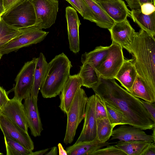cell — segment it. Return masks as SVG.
<instances>
[{
	"mask_svg": "<svg viewBox=\"0 0 155 155\" xmlns=\"http://www.w3.org/2000/svg\"><path fill=\"white\" fill-rule=\"evenodd\" d=\"M70 3L80 14L83 17L82 8L80 0H65Z\"/></svg>",
	"mask_w": 155,
	"mask_h": 155,
	"instance_id": "f35d334b",
	"label": "cell"
},
{
	"mask_svg": "<svg viewBox=\"0 0 155 155\" xmlns=\"http://www.w3.org/2000/svg\"><path fill=\"white\" fill-rule=\"evenodd\" d=\"M111 140H119L120 141L143 140L149 143L154 142L152 135L147 134L143 130L131 125L122 124L113 130Z\"/></svg>",
	"mask_w": 155,
	"mask_h": 155,
	"instance_id": "e0dca14e",
	"label": "cell"
},
{
	"mask_svg": "<svg viewBox=\"0 0 155 155\" xmlns=\"http://www.w3.org/2000/svg\"><path fill=\"white\" fill-rule=\"evenodd\" d=\"M149 143L143 140L119 141L115 145L126 155H141Z\"/></svg>",
	"mask_w": 155,
	"mask_h": 155,
	"instance_id": "4316f807",
	"label": "cell"
},
{
	"mask_svg": "<svg viewBox=\"0 0 155 155\" xmlns=\"http://www.w3.org/2000/svg\"><path fill=\"white\" fill-rule=\"evenodd\" d=\"M92 89L104 101L123 114L127 124L143 130H152L155 127V123L140 99L119 85L114 78L101 77L98 84Z\"/></svg>",
	"mask_w": 155,
	"mask_h": 155,
	"instance_id": "6da1fadb",
	"label": "cell"
},
{
	"mask_svg": "<svg viewBox=\"0 0 155 155\" xmlns=\"http://www.w3.org/2000/svg\"><path fill=\"white\" fill-rule=\"evenodd\" d=\"M34 8L35 25L39 29H47L55 22L58 10V0H29Z\"/></svg>",
	"mask_w": 155,
	"mask_h": 155,
	"instance_id": "52a82bcc",
	"label": "cell"
},
{
	"mask_svg": "<svg viewBox=\"0 0 155 155\" xmlns=\"http://www.w3.org/2000/svg\"><path fill=\"white\" fill-rule=\"evenodd\" d=\"M127 6L131 10L140 8L143 4L146 3H150L155 5V0H125Z\"/></svg>",
	"mask_w": 155,
	"mask_h": 155,
	"instance_id": "836d02e7",
	"label": "cell"
},
{
	"mask_svg": "<svg viewBox=\"0 0 155 155\" xmlns=\"http://www.w3.org/2000/svg\"><path fill=\"white\" fill-rule=\"evenodd\" d=\"M130 93L135 97L144 101L153 103L155 101V94L153 93L138 75Z\"/></svg>",
	"mask_w": 155,
	"mask_h": 155,
	"instance_id": "484cf974",
	"label": "cell"
},
{
	"mask_svg": "<svg viewBox=\"0 0 155 155\" xmlns=\"http://www.w3.org/2000/svg\"><path fill=\"white\" fill-rule=\"evenodd\" d=\"M114 127L110 123L107 118L97 119V136L98 141L104 143L111 136Z\"/></svg>",
	"mask_w": 155,
	"mask_h": 155,
	"instance_id": "83f0119b",
	"label": "cell"
},
{
	"mask_svg": "<svg viewBox=\"0 0 155 155\" xmlns=\"http://www.w3.org/2000/svg\"><path fill=\"white\" fill-rule=\"evenodd\" d=\"M36 58L25 63L17 75L14 88V97L22 101L30 95L33 84Z\"/></svg>",
	"mask_w": 155,
	"mask_h": 155,
	"instance_id": "ba28073f",
	"label": "cell"
},
{
	"mask_svg": "<svg viewBox=\"0 0 155 155\" xmlns=\"http://www.w3.org/2000/svg\"><path fill=\"white\" fill-rule=\"evenodd\" d=\"M58 148L56 147H52L50 151L47 152L45 155H57L58 154Z\"/></svg>",
	"mask_w": 155,
	"mask_h": 155,
	"instance_id": "b9f144b4",
	"label": "cell"
},
{
	"mask_svg": "<svg viewBox=\"0 0 155 155\" xmlns=\"http://www.w3.org/2000/svg\"><path fill=\"white\" fill-rule=\"evenodd\" d=\"M49 32L39 29L35 25L24 28L23 32L4 44L0 48V54L2 55L19 49L43 41Z\"/></svg>",
	"mask_w": 155,
	"mask_h": 155,
	"instance_id": "5b68a950",
	"label": "cell"
},
{
	"mask_svg": "<svg viewBox=\"0 0 155 155\" xmlns=\"http://www.w3.org/2000/svg\"><path fill=\"white\" fill-rule=\"evenodd\" d=\"M124 59L122 48L112 42L106 59L96 70L101 78H114Z\"/></svg>",
	"mask_w": 155,
	"mask_h": 155,
	"instance_id": "9c48e42d",
	"label": "cell"
},
{
	"mask_svg": "<svg viewBox=\"0 0 155 155\" xmlns=\"http://www.w3.org/2000/svg\"><path fill=\"white\" fill-rule=\"evenodd\" d=\"M2 55L0 54V59H1L2 57Z\"/></svg>",
	"mask_w": 155,
	"mask_h": 155,
	"instance_id": "ee69618b",
	"label": "cell"
},
{
	"mask_svg": "<svg viewBox=\"0 0 155 155\" xmlns=\"http://www.w3.org/2000/svg\"><path fill=\"white\" fill-rule=\"evenodd\" d=\"M112 143H101L97 137L90 141H83L75 143L66 148L68 155H90L93 151L112 144Z\"/></svg>",
	"mask_w": 155,
	"mask_h": 155,
	"instance_id": "44dd1931",
	"label": "cell"
},
{
	"mask_svg": "<svg viewBox=\"0 0 155 155\" xmlns=\"http://www.w3.org/2000/svg\"><path fill=\"white\" fill-rule=\"evenodd\" d=\"M95 96L88 97L86 104L84 121L80 135L75 143L92 140L97 136V119L95 111Z\"/></svg>",
	"mask_w": 155,
	"mask_h": 155,
	"instance_id": "7c38bea8",
	"label": "cell"
},
{
	"mask_svg": "<svg viewBox=\"0 0 155 155\" xmlns=\"http://www.w3.org/2000/svg\"><path fill=\"white\" fill-rule=\"evenodd\" d=\"M115 22L122 21L129 16L130 12L122 0H95Z\"/></svg>",
	"mask_w": 155,
	"mask_h": 155,
	"instance_id": "d6986e66",
	"label": "cell"
},
{
	"mask_svg": "<svg viewBox=\"0 0 155 155\" xmlns=\"http://www.w3.org/2000/svg\"><path fill=\"white\" fill-rule=\"evenodd\" d=\"M78 74L81 78L82 86L92 88L100 81V76L96 69L87 63L82 64Z\"/></svg>",
	"mask_w": 155,
	"mask_h": 155,
	"instance_id": "d4e9b609",
	"label": "cell"
},
{
	"mask_svg": "<svg viewBox=\"0 0 155 155\" xmlns=\"http://www.w3.org/2000/svg\"><path fill=\"white\" fill-rule=\"evenodd\" d=\"M49 150V148L39 150L35 152H32L31 155H45Z\"/></svg>",
	"mask_w": 155,
	"mask_h": 155,
	"instance_id": "60d3db41",
	"label": "cell"
},
{
	"mask_svg": "<svg viewBox=\"0 0 155 155\" xmlns=\"http://www.w3.org/2000/svg\"><path fill=\"white\" fill-rule=\"evenodd\" d=\"M38 98L30 95L24 99L23 105L27 119L28 127L35 137L40 136L43 130L38 110Z\"/></svg>",
	"mask_w": 155,
	"mask_h": 155,
	"instance_id": "9a60e30c",
	"label": "cell"
},
{
	"mask_svg": "<svg viewBox=\"0 0 155 155\" xmlns=\"http://www.w3.org/2000/svg\"><path fill=\"white\" fill-rule=\"evenodd\" d=\"M82 86L81 78L78 74L70 75L60 94L61 110L66 114L78 90Z\"/></svg>",
	"mask_w": 155,
	"mask_h": 155,
	"instance_id": "ac0fdd59",
	"label": "cell"
},
{
	"mask_svg": "<svg viewBox=\"0 0 155 155\" xmlns=\"http://www.w3.org/2000/svg\"><path fill=\"white\" fill-rule=\"evenodd\" d=\"M48 63L43 54L40 53L39 57L36 58L34 80L30 95L38 98L40 88L46 77Z\"/></svg>",
	"mask_w": 155,
	"mask_h": 155,
	"instance_id": "7402d4cb",
	"label": "cell"
},
{
	"mask_svg": "<svg viewBox=\"0 0 155 155\" xmlns=\"http://www.w3.org/2000/svg\"><path fill=\"white\" fill-rule=\"evenodd\" d=\"M143 107L147 111L152 120L155 123V105L154 103L140 99Z\"/></svg>",
	"mask_w": 155,
	"mask_h": 155,
	"instance_id": "e575fe53",
	"label": "cell"
},
{
	"mask_svg": "<svg viewBox=\"0 0 155 155\" xmlns=\"http://www.w3.org/2000/svg\"><path fill=\"white\" fill-rule=\"evenodd\" d=\"M1 17H0V21H1Z\"/></svg>",
	"mask_w": 155,
	"mask_h": 155,
	"instance_id": "f6af8a7d",
	"label": "cell"
},
{
	"mask_svg": "<svg viewBox=\"0 0 155 155\" xmlns=\"http://www.w3.org/2000/svg\"><path fill=\"white\" fill-rule=\"evenodd\" d=\"M28 0H2L4 10V13L3 15L7 13L13 8Z\"/></svg>",
	"mask_w": 155,
	"mask_h": 155,
	"instance_id": "d6a6232c",
	"label": "cell"
},
{
	"mask_svg": "<svg viewBox=\"0 0 155 155\" xmlns=\"http://www.w3.org/2000/svg\"><path fill=\"white\" fill-rule=\"evenodd\" d=\"M69 48L76 54L80 50L79 28L81 24L76 10L70 6L65 9Z\"/></svg>",
	"mask_w": 155,
	"mask_h": 155,
	"instance_id": "5bb4252c",
	"label": "cell"
},
{
	"mask_svg": "<svg viewBox=\"0 0 155 155\" xmlns=\"http://www.w3.org/2000/svg\"><path fill=\"white\" fill-rule=\"evenodd\" d=\"M58 147L59 155H68L66 150L64 149L61 143H59L58 144Z\"/></svg>",
	"mask_w": 155,
	"mask_h": 155,
	"instance_id": "ab89813d",
	"label": "cell"
},
{
	"mask_svg": "<svg viewBox=\"0 0 155 155\" xmlns=\"http://www.w3.org/2000/svg\"><path fill=\"white\" fill-rule=\"evenodd\" d=\"M72 67L67 56L62 53L48 63L47 74L40 90L45 98L56 97L61 91L70 75Z\"/></svg>",
	"mask_w": 155,
	"mask_h": 155,
	"instance_id": "3957f363",
	"label": "cell"
},
{
	"mask_svg": "<svg viewBox=\"0 0 155 155\" xmlns=\"http://www.w3.org/2000/svg\"><path fill=\"white\" fill-rule=\"evenodd\" d=\"M108 30L112 42L124 48L130 44L136 32L127 18L121 21L115 22Z\"/></svg>",
	"mask_w": 155,
	"mask_h": 155,
	"instance_id": "2e32d148",
	"label": "cell"
},
{
	"mask_svg": "<svg viewBox=\"0 0 155 155\" xmlns=\"http://www.w3.org/2000/svg\"><path fill=\"white\" fill-rule=\"evenodd\" d=\"M134 61V58L130 60L125 59L114 78L129 92L138 75Z\"/></svg>",
	"mask_w": 155,
	"mask_h": 155,
	"instance_id": "ffe728a7",
	"label": "cell"
},
{
	"mask_svg": "<svg viewBox=\"0 0 155 155\" xmlns=\"http://www.w3.org/2000/svg\"><path fill=\"white\" fill-rule=\"evenodd\" d=\"M129 16L141 29L155 36V12L149 15L143 14L140 8L131 10Z\"/></svg>",
	"mask_w": 155,
	"mask_h": 155,
	"instance_id": "603a6c76",
	"label": "cell"
},
{
	"mask_svg": "<svg viewBox=\"0 0 155 155\" xmlns=\"http://www.w3.org/2000/svg\"><path fill=\"white\" fill-rule=\"evenodd\" d=\"M95 111L97 119L107 118L104 101L98 95L95 94Z\"/></svg>",
	"mask_w": 155,
	"mask_h": 155,
	"instance_id": "1f68e13d",
	"label": "cell"
},
{
	"mask_svg": "<svg viewBox=\"0 0 155 155\" xmlns=\"http://www.w3.org/2000/svg\"><path fill=\"white\" fill-rule=\"evenodd\" d=\"M88 97L81 87L77 91L67 114V124L64 142L66 144L73 141L77 128L84 119Z\"/></svg>",
	"mask_w": 155,
	"mask_h": 155,
	"instance_id": "277c9868",
	"label": "cell"
},
{
	"mask_svg": "<svg viewBox=\"0 0 155 155\" xmlns=\"http://www.w3.org/2000/svg\"><path fill=\"white\" fill-rule=\"evenodd\" d=\"M96 150L90 155H126L122 150L115 145H107Z\"/></svg>",
	"mask_w": 155,
	"mask_h": 155,
	"instance_id": "4dcf8cb0",
	"label": "cell"
},
{
	"mask_svg": "<svg viewBox=\"0 0 155 155\" xmlns=\"http://www.w3.org/2000/svg\"><path fill=\"white\" fill-rule=\"evenodd\" d=\"M134 58L138 75L155 94V39L140 29L136 32L130 43L125 48Z\"/></svg>",
	"mask_w": 155,
	"mask_h": 155,
	"instance_id": "7a4b0ae2",
	"label": "cell"
},
{
	"mask_svg": "<svg viewBox=\"0 0 155 155\" xmlns=\"http://www.w3.org/2000/svg\"><path fill=\"white\" fill-rule=\"evenodd\" d=\"M109 46H99L92 51L85 52L81 56L82 64L87 63L95 69H97L106 59L109 53Z\"/></svg>",
	"mask_w": 155,
	"mask_h": 155,
	"instance_id": "cb8c5ba5",
	"label": "cell"
},
{
	"mask_svg": "<svg viewBox=\"0 0 155 155\" xmlns=\"http://www.w3.org/2000/svg\"><path fill=\"white\" fill-rule=\"evenodd\" d=\"M6 23L18 29L35 25L36 15L32 3L28 0L1 16Z\"/></svg>",
	"mask_w": 155,
	"mask_h": 155,
	"instance_id": "8992f818",
	"label": "cell"
},
{
	"mask_svg": "<svg viewBox=\"0 0 155 155\" xmlns=\"http://www.w3.org/2000/svg\"><path fill=\"white\" fill-rule=\"evenodd\" d=\"M0 129L4 137L18 142L28 150L32 151L34 143L27 133L5 116L0 114Z\"/></svg>",
	"mask_w": 155,
	"mask_h": 155,
	"instance_id": "8fae6325",
	"label": "cell"
},
{
	"mask_svg": "<svg viewBox=\"0 0 155 155\" xmlns=\"http://www.w3.org/2000/svg\"><path fill=\"white\" fill-rule=\"evenodd\" d=\"M0 114L8 118L27 133L28 124L22 101L15 97L8 101L0 110Z\"/></svg>",
	"mask_w": 155,
	"mask_h": 155,
	"instance_id": "4fadbf2b",
	"label": "cell"
},
{
	"mask_svg": "<svg viewBox=\"0 0 155 155\" xmlns=\"http://www.w3.org/2000/svg\"><path fill=\"white\" fill-rule=\"evenodd\" d=\"M107 118L110 124L114 127L117 125L127 124L123 114L115 108L104 101Z\"/></svg>",
	"mask_w": 155,
	"mask_h": 155,
	"instance_id": "f546056e",
	"label": "cell"
},
{
	"mask_svg": "<svg viewBox=\"0 0 155 155\" xmlns=\"http://www.w3.org/2000/svg\"><path fill=\"white\" fill-rule=\"evenodd\" d=\"M83 17L94 22L99 27L110 29L115 21L107 14L95 0H80Z\"/></svg>",
	"mask_w": 155,
	"mask_h": 155,
	"instance_id": "30bf717a",
	"label": "cell"
},
{
	"mask_svg": "<svg viewBox=\"0 0 155 155\" xmlns=\"http://www.w3.org/2000/svg\"><path fill=\"white\" fill-rule=\"evenodd\" d=\"M7 155H31L32 151L26 148L18 142L4 137Z\"/></svg>",
	"mask_w": 155,
	"mask_h": 155,
	"instance_id": "f1b7e54d",
	"label": "cell"
},
{
	"mask_svg": "<svg viewBox=\"0 0 155 155\" xmlns=\"http://www.w3.org/2000/svg\"><path fill=\"white\" fill-rule=\"evenodd\" d=\"M9 100L5 90L0 86V110Z\"/></svg>",
	"mask_w": 155,
	"mask_h": 155,
	"instance_id": "8d00e7d4",
	"label": "cell"
},
{
	"mask_svg": "<svg viewBox=\"0 0 155 155\" xmlns=\"http://www.w3.org/2000/svg\"><path fill=\"white\" fill-rule=\"evenodd\" d=\"M4 13V10L3 6L2 1L0 0V17H1Z\"/></svg>",
	"mask_w": 155,
	"mask_h": 155,
	"instance_id": "7bdbcfd3",
	"label": "cell"
},
{
	"mask_svg": "<svg viewBox=\"0 0 155 155\" xmlns=\"http://www.w3.org/2000/svg\"><path fill=\"white\" fill-rule=\"evenodd\" d=\"M140 9L143 14L149 15L155 12V5L150 3H145L141 6Z\"/></svg>",
	"mask_w": 155,
	"mask_h": 155,
	"instance_id": "d590c367",
	"label": "cell"
},
{
	"mask_svg": "<svg viewBox=\"0 0 155 155\" xmlns=\"http://www.w3.org/2000/svg\"><path fill=\"white\" fill-rule=\"evenodd\" d=\"M141 155H155V143H150Z\"/></svg>",
	"mask_w": 155,
	"mask_h": 155,
	"instance_id": "74e56055",
	"label": "cell"
}]
</instances>
